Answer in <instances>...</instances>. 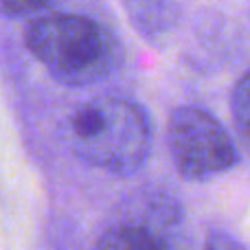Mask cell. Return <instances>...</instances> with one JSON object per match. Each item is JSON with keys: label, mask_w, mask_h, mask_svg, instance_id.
Instances as JSON below:
<instances>
[{"label": "cell", "mask_w": 250, "mask_h": 250, "mask_svg": "<svg viewBox=\"0 0 250 250\" xmlns=\"http://www.w3.org/2000/svg\"><path fill=\"white\" fill-rule=\"evenodd\" d=\"M24 42L35 60L66 86H92L123 62V46L110 29L79 13H48L26 24Z\"/></svg>", "instance_id": "obj_1"}, {"label": "cell", "mask_w": 250, "mask_h": 250, "mask_svg": "<svg viewBox=\"0 0 250 250\" xmlns=\"http://www.w3.org/2000/svg\"><path fill=\"white\" fill-rule=\"evenodd\" d=\"M68 147L82 160L112 173H134L151 151V127L136 104L95 97L68 119Z\"/></svg>", "instance_id": "obj_2"}, {"label": "cell", "mask_w": 250, "mask_h": 250, "mask_svg": "<svg viewBox=\"0 0 250 250\" xmlns=\"http://www.w3.org/2000/svg\"><path fill=\"white\" fill-rule=\"evenodd\" d=\"M167 147L173 167L187 180H211L239 163L233 136L211 112L198 105H180L171 112Z\"/></svg>", "instance_id": "obj_3"}, {"label": "cell", "mask_w": 250, "mask_h": 250, "mask_svg": "<svg viewBox=\"0 0 250 250\" xmlns=\"http://www.w3.org/2000/svg\"><path fill=\"white\" fill-rule=\"evenodd\" d=\"M129 20L143 35H163L176 22V4L171 0H121Z\"/></svg>", "instance_id": "obj_4"}, {"label": "cell", "mask_w": 250, "mask_h": 250, "mask_svg": "<svg viewBox=\"0 0 250 250\" xmlns=\"http://www.w3.org/2000/svg\"><path fill=\"white\" fill-rule=\"evenodd\" d=\"M95 250H171L158 235L141 226H117L97 242Z\"/></svg>", "instance_id": "obj_5"}, {"label": "cell", "mask_w": 250, "mask_h": 250, "mask_svg": "<svg viewBox=\"0 0 250 250\" xmlns=\"http://www.w3.org/2000/svg\"><path fill=\"white\" fill-rule=\"evenodd\" d=\"M230 117H233L235 134L242 147L250 156V70L237 79L230 92Z\"/></svg>", "instance_id": "obj_6"}, {"label": "cell", "mask_w": 250, "mask_h": 250, "mask_svg": "<svg viewBox=\"0 0 250 250\" xmlns=\"http://www.w3.org/2000/svg\"><path fill=\"white\" fill-rule=\"evenodd\" d=\"M55 0H0V9L9 16H31L51 7Z\"/></svg>", "instance_id": "obj_7"}, {"label": "cell", "mask_w": 250, "mask_h": 250, "mask_svg": "<svg viewBox=\"0 0 250 250\" xmlns=\"http://www.w3.org/2000/svg\"><path fill=\"white\" fill-rule=\"evenodd\" d=\"M204 250H246L239 239H235L233 235H229L226 230H211L204 239Z\"/></svg>", "instance_id": "obj_8"}]
</instances>
